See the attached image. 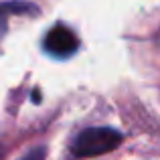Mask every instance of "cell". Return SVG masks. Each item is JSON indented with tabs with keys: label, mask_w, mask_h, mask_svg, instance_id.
<instances>
[{
	"label": "cell",
	"mask_w": 160,
	"mask_h": 160,
	"mask_svg": "<svg viewBox=\"0 0 160 160\" xmlns=\"http://www.w3.org/2000/svg\"><path fill=\"white\" fill-rule=\"evenodd\" d=\"M122 142V134L112 128H87L75 136L71 142V152L73 156L79 158H89V156H99V154L112 152L118 148Z\"/></svg>",
	"instance_id": "6da1fadb"
},
{
	"label": "cell",
	"mask_w": 160,
	"mask_h": 160,
	"mask_svg": "<svg viewBox=\"0 0 160 160\" xmlns=\"http://www.w3.org/2000/svg\"><path fill=\"white\" fill-rule=\"evenodd\" d=\"M32 10V6H28V4H2L0 6V32H2L4 24H6V18L8 14H12V12H28Z\"/></svg>",
	"instance_id": "3957f363"
},
{
	"label": "cell",
	"mask_w": 160,
	"mask_h": 160,
	"mask_svg": "<svg viewBox=\"0 0 160 160\" xmlns=\"http://www.w3.org/2000/svg\"><path fill=\"white\" fill-rule=\"evenodd\" d=\"M43 45H45V51L49 55H53V57H57V59H67L77 51L79 39L69 27L57 24V27H53L51 31L47 32Z\"/></svg>",
	"instance_id": "7a4b0ae2"
},
{
	"label": "cell",
	"mask_w": 160,
	"mask_h": 160,
	"mask_svg": "<svg viewBox=\"0 0 160 160\" xmlns=\"http://www.w3.org/2000/svg\"><path fill=\"white\" fill-rule=\"evenodd\" d=\"M43 158H45V150L43 148H35V150H31L22 160H43Z\"/></svg>",
	"instance_id": "277c9868"
}]
</instances>
